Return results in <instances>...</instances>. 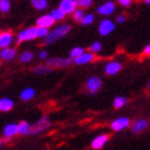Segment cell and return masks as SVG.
<instances>
[{"instance_id": "cell-12", "label": "cell", "mask_w": 150, "mask_h": 150, "mask_svg": "<svg viewBox=\"0 0 150 150\" xmlns=\"http://www.w3.org/2000/svg\"><path fill=\"white\" fill-rule=\"evenodd\" d=\"M109 140V137L106 136V134H100V136L95 137L93 140H92V148L95 149V150H99L101 149L105 144H106V142Z\"/></svg>"}, {"instance_id": "cell-3", "label": "cell", "mask_w": 150, "mask_h": 150, "mask_svg": "<svg viewBox=\"0 0 150 150\" xmlns=\"http://www.w3.org/2000/svg\"><path fill=\"white\" fill-rule=\"evenodd\" d=\"M37 38L35 35V27H29V28H26L23 31H21L18 37H17V40H16V44H20L21 42H25V40H33Z\"/></svg>"}, {"instance_id": "cell-16", "label": "cell", "mask_w": 150, "mask_h": 150, "mask_svg": "<svg viewBox=\"0 0 150 150\" xmlns=\"http://www.w3.org/2000/svg\"><path fill=\"white\" fill-rule=\"evenodd\" d=\"M15 56H16V50H15L13 48L1 49V51H0V59H1V60H5V61L12 60Z\"/></svg>"}, {"instance_id": "cell-33", "label": "cell", "mask_w": 150, "mask_h": 150, "mask_svg": "<svg viewBox=\"0 0 150 150\" xmlns=\"http://www.w3.org/2000/svg\"><path fill=\"white\" fill-rule=\"evenodd\" d=\"M118 4H121V5H123V6H129L132 3L129 1V0H120Z\"/></svg>"}, {"instance_id": "cell-9", "label": "cell", "mask_w": 150, "mask_h": 150, "mask_svg": "<svg viewBox=\"0 0 150 150\" xmlns=\"http://www.w3.org/2000/svg\"><path fill=\"white\" fill-rule=\"evenodd\" d=\"M12 40H13V37H12L11 32H3V33H0V48H1V49L10 48Z\"/></svg>"}, {"instance_id": "cell-25", "label": "cell", "mask_w": 150, "mask_h": 150, "mask_svg": "<svg viewBox=\"0 0 150 150\" xmlns=\"http://www.w3.org/2000/svg\"><path fill=\"white\" fill-rule=\"evenodd\" d=\"M34 72L37 74H44V73H50L51 72V69L49 66H44V65H40V66H37L34 69Z\"/></svg>"}, {"instance_id": "cell-8", "label": "cell", "mask_w": 150, "mask_h": 150, "mask_svg": "<svg viewBox=\"0 0 150 150\" xmlns=\"http://www.w3.org/2000/svg\"><path fill=\"white\" fill-rule=\"evenodd\" d=\"M122 69V64L120 61H111L105 66V73L109 76H114V74L118 73Z\"/></svg>"}, {"instance_id": "cell-11", "label": "cell", "mask_w": 150, "mask_h": 150, "mask_svg": "<svg viewBox=\"0 0 150 150\" xmlns=\"http://www.w3.org/2000/svg\"><path fill=\"white\" fill-rule=\"evenodd\" d=\"M54 23H55V21L50 17V15H44V16H40L38 20H37V27L45 28V29L51 27Z\"/></svg>"}, {"instance_id": "cell-30", "label": "cell", "mask_w": 150, "mask_h": 150, "mask_svg": "<svg viewBox=\"0 0 150 150\" xmlns=\"http://www.w3.org/2000/svg\"><path fill=\"white\" fill-rule=\"evenodd\" d=\"M89 49H91L92 54H94V52H99L101 50V44L99 42H94V43H92V45Z\"/></svg>"}, {"instance_id": "cell-24", "label": "cell", "mask_w": 150, "mask_h": 150, "mask_svg": "<svg viewBox=\"0 0 150 150\" xmlns=\"http://www.w3.org/2000/svg\"><path fill=\"white\" fill-rule=\"evenodd\" d=\"M10 9H11V4L9 0H0V11L3 13L9 12Z\"/></svg>"}, {"instance_id": "cell-34", "label": "cell", "mask_w": 150, "mask_h": 150, "mask_svg": "<svg viewBox=\"0 0 150 150\" xmlns=\"http://www.w3.org/2000/svg\"><path fill=\"white\" fill-rule=\"evenodd\" d=\"M125 21H126V17L123 16V15H120V16L117 17V22H118V23H123Z\"/></svg>"}, {"instance_id": "cell-36", "label": "cell", "mask_w": 150, "mask_h": 150, "mask_svg": "<svg viewBox=\"0 0 150 150\" xmlns=\"http://www.w3.org/2000/svg\"><path fill=\"white\" fill-rule=\"evenodd\" d=\"M144 54H145V55H149V54H150V45H149V44L144 48Z\"/></svg>"}, {"instance_id": "cell-28", "label": "cell", "mask_w": 150, "mask_h": 150, "mask_svg": "<svg viewBox=\"0 0 150 150\" xmlns=\"http://www.w3.org/2000/svg\"><path fill=\"white\" fill-rule=\"evenodd\" d=\"M82 25H84V26H88V25H92L93 22H94V15L93 13H87L84 15V17L82 18Z\"/></svg>"}, {"instance_id": "cell-23", "label": "cell", "mask_w": 150, "mask_h": 150, "mask_svg": "<svg viewBox=\"0 0 150 150\" xmlns=\"http://www.w3.org/2000/svg\"><path fill=\"white\" fill-rule=\"evenodd\" d=\"M127 104V99L125 96H117V98L114 100V108L115 109H121Z\"/></svg>"}, {"instance_id": "cell-35", "label": "cell", "mask_w": 150, "mask_h": 150, "mask_svg": "<svg viewBox=\"0 0 150 150\" xmlns=\"http://www.w3.org/2000/svg\"><path fill=\"white\" fill-rule=\"evenodd\" d=\"M48 57V52L47 51H40L39 52V59H47Z\"/></svg>"}, {"instance_id": "cell-14", "label": "cell", "mask_w": 150, "mask_h": 150, "mask_svg": "<svg viewBox=\"0 0 150 150\" xmlns=\"http://www.w3.org/2000/svg\"><path fill=\"white\" fill-rule=\"evenodd\" d=\"M49 67L50 66H54V67H64V66H69L71 64V60L70 59H64V57H54V59H50L49 61Z\"/></svg>"}, {"instance_id": "cell-4", "label": "cell", "mask_w": 150, "mask_h": 150, "mask_svg": "<svg viewBox=\"0 0 150 150\" xmlns=\"http://www.w3.org/2000/svg\"><path fill=\"white\" fill-rule=\"evenodd\" d=\"M115 29V23L112 22L111 20L106 18V20H103L100 22V25H99V28H98V31L101 35H109L112 31Z\"/></svg>"}, {"instance_id": "cell-27", "label": "cell", "mask_w": 150, "mask_h": 150, "mask_svg": "<svg viewBox=\"0 0 150 150\" xmlns=\"http://www.w3.org/2000/svg\"><path fill=\"white\" fill-rule=\"evenodd\" d=\"M84 52V49L83 48H81V47H77V48H73L72 50H71V52H70V56L74 60V59H77L79 55H82Z\"/></svg>"}, {"instance_id": "cell-7", "label": "cell", "mask_w": 150, "mask_h": 150, "mask_svg": "<svg viewBox=\"0 0 150 150\" xmlns=\"http://www.w3.org/2000/svg\"><path fill=\"white\" fill-rule=\"evenodd\" d=\"M128 126H129V120L127 117H120V118H117V120H115V121L111 122V128L114 131H116V132L122 131Z\"/></svg>"}, {"instance_id": "cell-22", "label": "cell", "mask_w": 150, "mask_h": 150, "mask_svg": "<svg viewBox=\"0 0 150 150\" xmlns=\"http://www.w3.org/2000/svg\"><path fill=\"white\" fill-rule=\"evenodd\" d=\"M29 129H31V125L26 121H22L21 123L17 125V131L20 134H28Z\"/></svg>"}, {"instance_id": "cell-32", "label": "cell", "mask_w": 150, "mask_h": 150, "mask_svg": "<svg viewBox=\"0 0 150 150\" xmlns=\"http://www.w3.org/2000/svg\"><path fill=\"white\" fill-rule=\"evenodd\" d=\"M92 4H93L92 0H78V1H76V5L82 6V7H89Z\"/></svg>"}, {"instance_id": "cell-18", "label": "cell", "mask_w": 150, "mask_h": 150, "mask_svg": "<svg viewBox=\"0 0 150 150\" xmlns=\"http://www.w3.org/2000/svg\"><path fill=\"white\" fill-rule=\"evenodd\" d=\"M13 108V101L9 98H3L0 99V111L6 112V111H10Z\"/></svg>"}, {"instance_id": "cell-10", "label": "cell", "mask_w": 150, "mask_h": 150, "mask_svg": "<svg viewBox=\"0 0 150 150\" xmlns=\"http://www.w3.org/2000/svg\"><path fill=\"white\" fill-rule=\"evenodd\" d=\"M114 11H115V4L112 1H106L98 7V12L100 15H104V16H109V15L114 13Z\"/></svg>"}, {"instance_id": "cell-29", "label": "cell", "mask_w": 150, "mask_h": 150, "mask_svg": "<svg viewBox=\"0 0 150 150\" xmlns=\"http://www.w3.org/2000/svg\"><path fill=\"white\" fill-rule=\"evenodd\" d=\"M48 29L45 28H40V27H35V35L37 38H45L48 35Z\"/></svg>"}, {"instance_id": "cell-5", "label": "cell", "mask_w": 150, "mask_h": 150, "mask_svg": "<svg viewBox=\"0 0 150 150\" xmlns=\"http://www.w3.org/2000/svg\"><path fill=\"white\" fill-rule=\"evenodd\" d=\"M76 7H77V5H76L74 0H62V1L60 3L59 9L66 15V13H73L76 11Z\"/></svg>"}, {"instance_id": "cell-37", "label": "cell", "mask_w": 150, "mask_h": 150, "mask_svg": "<svg viewBox=\"0 0 150 150\" xmlns=\"http://www.w3.org/2000/svg\"><path fill=\"white\" fill-rule=\"evenodd\" d=\"M1 145H3V140H0V148H1Z\"/></svg>"}, {"instance_id": "cell-26", "label": "cell", "mask_w": 150, "mask_h": 150, "mask_svg": "<svg viewBox=\"0 0 150 150\" xmlns=\"http://www.w3.org/2000/svg\"><path fill=\"white\" fill-rule=\"evenodd\" d=\"M20 60H21L22 62H31L32 60H33V52H31V51H25L23 54H21Z\"/></svg>"}, {"instance_id": "cell-6", "label": "cell", "mask_w": 150, "mask_h": 150, "mask_svg": "<svg viewBox=\"0 0 150 150\" xmlns=\"http://www.w3.org/2000/svg\"><path fill=\"white\" fill-rule=\"evenodd\" d=\"M87 88H88V91L91 93L95 94L101 88V79L99 77H95V76L91 77L87 81Z\"/></svg>"}, {"instance_id": "cell-1", "label": "cell", "mask_w": 150, "mask_h": 150, "mask_svg": "<svg viewBox=\"0 0 150 150\" xmlns=\"http://www.w3.org/2000/svg\"><path fill=\"white\" fill-rule=\"evenodd\" d=\"M71 31V27L69 25H62V26H60L57 28H55L54 31H51L48 33V35L45 37V40H44V43L45 44H51V43H54L56 39L59 38H61V37H65L67 33H70Z\"/></svg>"}, {"instance_id": "cell-15", "label": "cell", "mask_w": 150, "mask_h": 150, "mask_svg": "<svg viewBox=\"0 0 150 150\" xmlns=\"http://www.w3.org/2000/svg\"><path fill=\"white\" fill-rule=\"evenodd\" d=\"M148 126H149V122L146 121V120H137V121H134L132 123V129L134 133H140V132H143L145 128H148Z\"/></svg>"}, {"instance_id": "cell-2", "label": "cell", "mask_w": 150, "mask_h": 150, "mask_svg": "<svg viewBox=\"0 0 150 150\" xmlns=\"http://www.w3.org/2000/svg\"><path fill=\"white\" fill-rule=\"evenodd\" d=\"M49 126H50L49 117L44 116V117H42L39 120V121H37L33 126H31V129H29V133L28 134H38V133H40L43 131H45Z\"/></svg>"}, {"instance_id": "cell-13", "label": "cell", "mask_w": 150, "mask_h": 150, "mask_svg": "<svg viewBox=\"0 0 150 150\" xmlns=\"http://www.w3.org/2000/svg\"><path fill=\"white\" fill-rule=\"evenodd\" d=\"M95 59L94 54H92V52H83L82 55H79L77 59H74V64L77 65H84V64H89L92 62L93 60Z\"/></svg>"}, {"instance_id": "cell-17", "label": "cell", "mask_w": 150, "mask_h": 150, "mask_svg": "<svg viewBox=\"0 0 150 150\" xmlns=\"http://www.w3.org/2000/svg\"><path fill=\"white\" fill-rule=\"evenodd\" d=\"M17 133H18V131H17V125L16 123H9V125L5 126V128H4V136L6 138H11L13 136H16Z\"/></svg>"}, {"instance_id": "cell-20", "label": "cell", "mask_w": 150, "mask_h": 150, "mask_svg": "<svg viewBox=\"0 0 150 150\" xmlns=\"http://www.w3.org/2000/svg\"><path fill=\"white\" fill-rule=\"evenodd\" d=\"M31 4L37 10H45L48 7V1L47 0H32Z\"/></svg>"}, {"instance_id": "cell-31", "label": "cell", "mask_w": 150, "mask_h": 150, "mask_svg": "<svg viewBox=\"0 0 150 150\" xmlns=\"http://www.w3.org/2000/svg\"><path fill=\"white\" fill-rule=\"evenodd\" d=\"M83 17H84V11L83 10L79 9V10H76V11L73 12V18L76 20V21L79 22V21H82V18H83Z\"/></svg>"}, {"instance_id": "cell-21", "label": "cell", "mask_w": 150, "mask_h": 150, "mask_svg": "<svg viewBox=\"0 0 150 150\" xmlns=\"http://www.w3.org/2000/svg\"><path fill=\"white\" fill-rule=\"evenodd\" d=\"M66 15L59 9V7H56V9H54L51 12H50V17L54 20V21H60V20H64Z\"/></svg>"}, {"instance_id": "cell-19", "label": "cell", "mask_w": 150, "mask_h": 150, "mask_svg": "<svg viewBox=\"0 0 150 150\" xmlns=\"http://www.w3.org/2000/svg\"><path fill=\"white\" fill-rule=\"evenodd\" d=\"M34 95H35V91H34L33 88H26L23 92H21L20 98H21L22 100L27 101V100L33 99V98H34Z\"/></svg>"}]
</instances>
